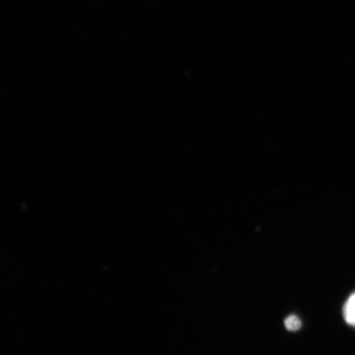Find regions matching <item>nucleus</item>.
<instances>
[{"label": "nucleus", "mask_w": 355, "mask_h": 355, "mask_svg": "<svg viewBox=\"0 0 355 355\" xmlns=\"http://www.w3.org/2000/svg\"><path fill=\"white\" fill-rule=\"evenodd\" d=\"M343 316L349 325L355 327V293L346 301L343 308Z\"/></svg>", "instance_id": "nucleus-1"}, {"label": "nucleus", "mask_w": 355, "mask_h": 355, "mask_svg": "<svg viewBox=\"0 0 355 355\" xmlns=\"http://www.w3.org/2000/svg\"><path fill=\"white\" fill-rule=\"evenodd\" d=\"M301 325L302 324L300 318L298 317L294 316V315H292V316L288 317L286 319L285 326L288 331H295L299 330L301 327Z\"/></svg>", "instance_id": "nucleus-2"}]
</instances>
